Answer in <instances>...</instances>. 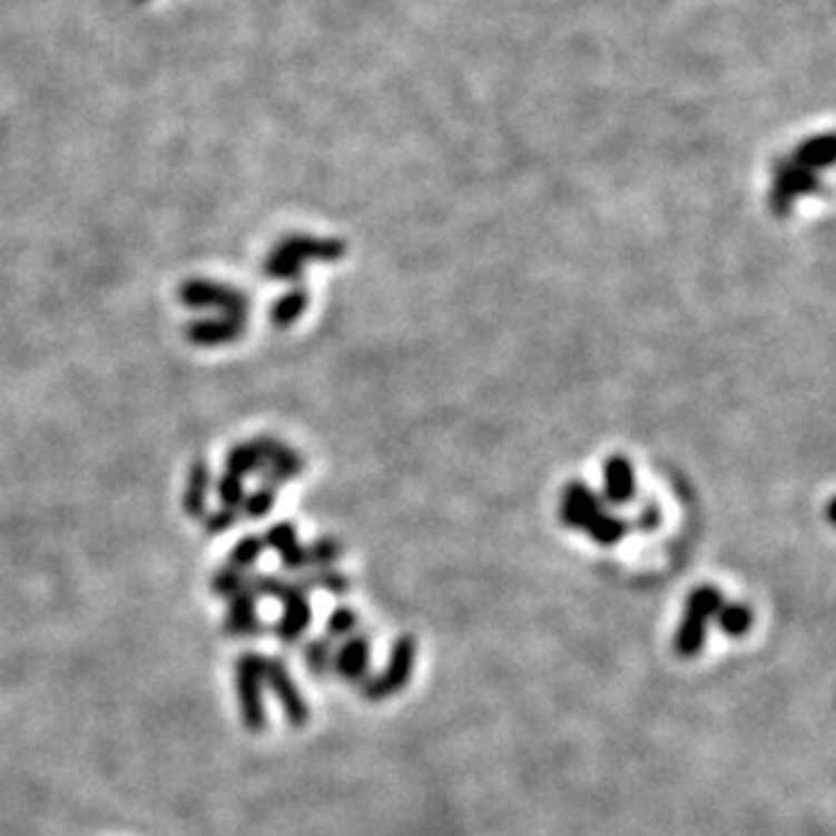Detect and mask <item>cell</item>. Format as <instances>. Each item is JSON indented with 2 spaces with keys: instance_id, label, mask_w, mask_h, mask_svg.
I'll use <instances>...</instances> for the list:
<instances>
[{
  "instance_id": "1",
  "label": "cell",
  "mask_w": 836,
  "mask_h": 836,
  "mask_svg": "<svg viewBox=\"0 0 836 836\" xmlns=\"http://www.w3.org/2000/svg\"><path fill=\"white\" fill-rule=\"evenodd\" d=\"M263 688H266V658L260 652H244L236 661V690L242 720L253 734L266 731L268 726Z\"/></svg>"
},
{
  "instance_id": "2",
  "label": "cell",
  "mask_w": 836,
  "mask_h": 836,
  "mask_svg": "<svg viewBox=\"0 0 836 836\" xmlns=\"http://www.w3.org/2000/svg\"><path fill=\"white\" fill-rule=\"evenodd\" d=\"M414 661H417V642H414V637L404 633V637H399L393 642L385 671L363 682V696H366L368 701H382L401 694V690L412 682Z\"/></svg>"
},
{
  "instance_id": "3",
  "label": "cell",
  "mask_w": 836,
  "mask_h": 836,
  "mask_svg": "<svg viewBox=\"0 0 836 836\" xmlns=\"http://www.w3.org/2000/svg\"><path fill=\"white\" fill-rule=\"evenodd\" d=\"M266 685L272 688V694L276 696V701L282 704V712L291 726L301 728L309 722V704H306L304 694L295 685L291 669L282 658H266Z\"/></svg>"
},
{
  "instance_id": "4",
  "label": "cell",
  "mask_w": 836,
  "mask_h": 836,
  "mask_svg": "<svg viewBox=\"0 0 836 836\" xmlns=\"http://www.w3.org/2000/svg\"><path fill=\"white\" fill-rule=\"evenodd\" d=\"M312 626V607H309V593L301 590L298 584H291V590L282 599V618L276 620L274 633L276 639H282L285 645H295L304 639V633Z\"/></svg>"
},
{
  "instance_id": "5",
  "label": "cell",
  "mask_w": 836,
  "mask_h": 836,
  "mask_svg": "<svg viewBox=\"0 0 836 836\" xmlns=\"http://www.w3.org/2000/svg\"><path fill=\"white\" fill-rule=\"evenodd\" d=\"M368 666H371V642L368 637H347L342 645L333 650V663L331 669L342 677L344 682L363 685L368 680Z\"/></svg>"
},
{
  "instance_id": "6",
  "label": "cell",
  "mask_w": 836,
  "mask_h": 836,
  "mask_svg": "<svg viewBox=\"0 0 836 836\" xmlns=\"http://www.w3.org/2000/svg\"><path fill=\"white\" fill-rule=\"evenodd\" d=\"M257 596L249 590V584H244L236 596L228 599V612H225V633L230 637H257L263 633L260 614H257Z\"/></svg>"
},
{
  "instance_id": "7",
  "label": "cell",
  "mask_w": 836,
  "mask_h": 836,
  "mask_svg": "<svg viewBox=\"0 0 836 836\" xmlns=\"http://www.w3.org/2000/svg\"><path fill=\"white\" fill-rule=\"evenodd\" d=\"M603 512L599 495L593 493L588 485L582 482H574V485L565 488L563 493V504H561V520L569 528H584L588 531L590 523Z\"/></svg>"
},
{
  "instance_id": "8",
  "label": "cell",
  "mask_w": 836,
  "mask_h": 836,
  "mask_svg": "<svg viewBox=\"0 0 836 836\" xmlns=\"http://www.w3.org/2000/svg\"><path fill=\"white\" fill-rule=\"evenodd\" d=\"M707 633H709V620L701 618L699 612L685 609L680 626H677V631H675V652L680 658H685V661H690V658H696L704 650Z\"/></svg>"
},
{
  "instance_id": "9",
  "label": "cell",
  "mask_w": 836,
  "mask_h": 836,
  "mask_svg": "<svg viewBox=\"0 0 836 836\" xmlns=\"http://www.w3.org/2000/svg\"><path fill=\"white\" fill-rule=\"evenodd\" d=\"M603 493L612 504H631L637 485H633V469L626 458H612L603 469Z\"/></svg>"
},
{
  "instance_id": "10",
  "label": "cell",
  "mask_w": 836,
  "mask_h": 836,
  "mask_svg": "<svg viewBox=\"0 0 836 836\" xmlns=\"http://www.w3.org/2000/svg\"><path fill=\"white\" fill-rule=\"evenodd\" d=\"M753 620H756V614H753V609L741 601H734V603L726 601L720 607V612L715 614L718 631L728 639L747 637V633H750V628H753Z\"/></svg>"
},
{
  "instance_id": "11",
  "label": "cell",
  "mask_w": 836,
  "mask_h": 836,
  "mask_svg": "<svg viewBox=\"0 0 836 836\" xmlns=\"http://www.w3.org/2000/svg\"><path fill=\"white\" fill-rule=\"evenodd\" d=\"M209 485H212L209 466H206V463H195L190 474H187V488H185V509L193 514V518H204L206 514Z\"/></svg>"
},
{
  "instance_id": "12",
  "label": "cell",
  "mask_w": 836,
  "mask_h": 836,
  "mask_svg": "<svg viewBox=\"0 0 836 836\" xmlns=\"http://www.w3.org/2000/svg\"><path fill=\"white\" fill-rule=\"evenodd\" d=\"M295 584H298L301 590H325V593H333V596H342L350 590V580L347 574H342V571L336 569H314L312 574H304L301 580H295Z\"/></svg>"
},
{
  "instance_id": "13",
  "label": "cell",
  "mask_w": 836,
  "mask_h": 836,
  "mask_svg": "<svg viewBox=\"0 0 836 836\" xmlns=\"http://www.w3.org/2000/svg\"><path fill=\"white\" fill-rule=\"evenodd\" d=\"M588 533H590V539H593L596 544H601V547H614V544H620L622 539H626V533H628V520L618 518V514H607V512H601L599 518H596L593 523H590Z\"/></svg>"
},
{
  "instance_id": "14",
  "label": "cell",
  "mask_w": 836,
  "mask_h": 836,
  "mask_svg": "<svg viewBox=\"0 0 836 836\" xmlns=\"http://www.w3.org/2000/svg\"><path fill=\"white\" fill-rule=\"evenodd\" d=\"M722 603H726V596L720 593V588H715V584H701V588H696L694 593L688 596L685 609L699 612L701 618H707V620H715V614L720 612Z\"/></svg>"
},
{
  "instance_id": "15",
  "label": "cell",
  "mask_w": 836,
  "mask_h": 836,
  "mask_svg": "<svg viewBox=\"0 0 836 836\" xmlns=\"http://www.w3.org/2000/svg\"><path fill=\"white\" fill-rule=\"evenodd\" d=\"M304 663L309 669L312 677H325L331 671L333 663V642L328 637L323 639H312L309 645L304 647Z\"/></svg>"
},
{
  "instance_id": "16",
  "label": "cell",
  "mask_w": 836,
  "mask_h": 836,
  "mask_svg": "<svg viewBox=\"0 0 836 836\" xmlns=\"http://www.w3.org/2000/svg\"><path fill=\"white\" fill-rule=\"evenodd\" d=\"M263 550H266V542H263V537H244L238 539L234 550H230L228 555V565H234V569L238 571H249L253 565L260 561Z\"/></svg>"
},
{
  "instance_id": "17",
  "label": "cell",
  "mask_w": 836,
  "mask_h": 836,
  "mask_svg": "<svg viewBox=\"0 0 836 836\" xmlns=\"http://www.w3.org/2000/svg\"><path fill=\"white\" fill-rule=\"evenodd\" d=\"M342 555L344 547L331 537L317 539V542L306 547V563H309V569H333V563H338Z\"/></svg>"
},
{
  "instance_id": "18",
  "label": "cell",
  "mask_w": 836,
  "mask_h": 836,
  "mask_svg": "<svg viewBox=\"0 0 836 836\" xmlns=\"http://www.w3.org/2000/svg\"><path fill=\"white\" fill-rule=\"evenodd\" d=\"M263 466H266V461H263L257 444H244V447H236L228 455V471L236 476L249 474V471H260Z\"/></svg>"
},
{
  "instance_id": "19",
  "label": "cell",
  "mask_w": 836,
  "mask_h": 836,
  "mask_svg": "<svg viewBox=\"0 0 836 836\" xmlns=\"http://www.w3.org/2000/svg\"><path fill=\"white\" fill-rule=\"evenodd\" d=\"M244 584H247V580H244V571H238L234 569V565L225 563L223 569L212 574L209 588H212V593L219 596V599H230V596H236Z\"/></svg>"
},
{
  "instance_id": "20",
  "label": "cell",
  "mask_w": 836,
  "mask_h": 836,
  "mask_svg": "<svg viewBox=\"0 0 836 836\" xmlns=\"http://www.w3.org/2000/svg\"><path fill=\"white\" fill-rule=\"evenodd\" d=\"M274 504H276V488H272V485L255 490L253 495H244V501H242L244 514H247L249 520L266 518V514L274 509Z\"/></svg>"
},
{
  "instance_id": "21",
  "label": "cell",
  "mask_w": 836,
  "mask_h": 836,
  "mask_svg": "<svg viewBox=\"0 0 836 836\" xmlns=\"http://www.w3.org/2000/svg\"><path fill=\"white\" fill-rule=\"evenodd\" d=\"M325 628H328V639H331V642H336V639L352 637V633H355V628H357L355 609H350V607L333 609L328 622H325Z\"/></svg>"
},
{
  "instance_id": "22",
  "label": "cell",
  "mask_w": 836,
  "mask_h": 836,
  "mask_svg": "<svg viewBox=\"0 0 836 836\" xmlns=\"http://www.w3.org/2000/svg\"><path fill=\"white\" fill-rule=\"evenodd\" d=\"M249 590L257 596V599H285V593L291 590L293 582L282 580V577H274V574H257L253 577V580H247Z\"/></svg>"
},
{
  "instance_id": "23",
  "label": "cell",
  "mask_w": 836,
  "mask_h": 836,
  "mask_svg": "<svg viewBox=\"0 0 836 836\" xmlns=\"http://www.w3.org/2000/svg\"><path fill=\"white\" fill-rule=\"evenodd\" d=\"M263 542H266V547H272V550L279 552V555H282V552L293 550L295 544H301L298 542V531H295V525H291V523L274 525L272 531H268L266 537H263Z\"/></svg>"
},
{
  "instance_id": "24",
  "label": "cell",
  "mask_w": 836,
  "mask_h": 836,
  "mask_svg": "<svg viewBox=\"0 0 836 836\" xmlns=\"http://www.w3.org/2000/svg\"><path fill=\"white\" fill-rule=\"evenodd\" d=\"M217 493H219V501H223V506H228V509H236V506H242V501H244V485H242V476L230 474V471H228V474H225V476H223V480H219V485H217Z\"/></svg>"
},
{
  "instance_id": "25",
  "label": "cell",
  "mask_w": 836,
  "mask_h": 836,
  "mask_svg": "<svg viewBox=\"0 0 836 836\" xmlns=\"http://www.w3.org/2000/svg\"><path fill=\"white\" fill-rule=\"evenodd\" d=\"M234 523H236V509H228V506H223L215 514H206V520H204L206 531H212V533L228 531V528H234Z\"/></svg>"
},
{
  "instance_id": "26",
  "label": "cell",
  "mask_w": 836,
  "mask_h": 836,
  "mask_svg": "<svg viewBox=\"0 0 836 836\" xmlns=\"http://www.w3.org/2000/svg\"><path fill=\"white\" fill-rule=\"evenodd\" d=\"M282 565H285L287 571H304L309 569V563H306V547L304 544H295L293 550L282 552Z\"/></svg>"
},
{
  "instance_id": "27",
  "label": "cell",
  "mask_w": 836,
  "mask_h": 836,
  "mask_svg": "<svg viewBox=\"0 0 836 836\" xmlns=\"http://www.w3.org/2000/svg\"><path fill=\"white\" fill-rule=\"evenodd\" d=\"M661 525V512H658L656 504H647L637 518V528L639 531H656Z\"/></svg>"
}]
</instances>
